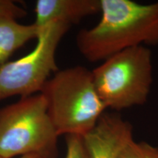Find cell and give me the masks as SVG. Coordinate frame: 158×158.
Masks as SVG:
<instances>
[{"mask_svg":"<svg viewBox=\"0 0 158 158\" xmlns=\"http://www.w3.org/2000/svg\"><path fill=\"white\" fill-rule=\"evenodd\" d=\"M99 22L76 36L78 51L90 62L136 46L158 45V1L100 0Z\"/></svg>","mask_w":158,"mask_h":158,"instance_id":"cell-1","label":"cell"},{"mask_svg":"<svg viewBox=\"0 0 158 158\" xmlns=\"http://www.w3.org/2000/svg\"><path fill=\"white\" fill-rule=\"evenodd\" d=\"M40 93L59 135L84 136L107 109L97 92L92 71L80 65L57 71Z\"/></svg>","mask_w":158,"mask_h":158,"instance_id":"cell-2","label":"cell"},{"mask_svg":"<svg viewBox=\"0 0 158 158\" xmlns=\"http://www.w3.org/2000/svg\"><path fill=\"white\" fill-rule=\"evenodd\" d=\"M59 136L43 94L21 98L0 108V158H57Z\"/></svg>","mask_w":158,"mask_h":158,"instance_id":"cell-3","label":"cell"},{"mask_svg":"<svg viewBox=\"0 0 158 158\" xmlns=\"http://www.w3.org/2000/svg\"><path fill=\"white\" fill-rule=\"evenodd\" d=\"M92 73L107 109L119 111L143 106L153 82L152 51L143 45L126 49L105 59Z\"/></svg>","mask_w":158,"mask_h":158,"instance_id":"cell-4","label":"cell"},{"mask_svg":"<svg viewBox=\"0 0 158 158\" xmlns=\"http://www.w3.org/2000/svg\"><path fill=\"white\" fill-rule=\"evenodd\" d=\"M71 26L52 22L39 27L36 47L29 54L0 68V100L15 95L25 98L41 92L58 66L55 54Z\"/></svg>","mask_w":158,"mask_h":158,"instance_id":"cell-5","label":"cell"},{"mask_svg":"<svg viewBox=\"0 0 158 158\" xmlns=\"http://www.w3.org/2000/svg\"><path fill=\"white\" fill-rule=\"evenodd\" d=\"M84 138L92 158H118L133 140V126L119 114L105 112Z\"/></svg>","mask_w":158,"mask_h":158,"instance_id":"cell-6","label":"cell"},{"mask_svg":"<svg viewBox=\"0 0 158 158\" xmlns=\"http://www.w3.org/2000/svg\"><path fill=\"white\" fill-rule=\"evenodd\" d=\"M100 0H38L34 23L42 27L52 22L72 26L84 18L100 13Z\"/></svg>","mask_w":158,"mask_h":158,"instance_id":"cell-7","label":"cell"},{"mask_svg":"<svg viewBox=\"0 0 158 158\" xmlns=\"http://www.w3.org/2000/svg\"><path fill=\"white\" fill-rule=\"evenodd\" d=\"M40 28L35 23L21 24L15 19L0 17V68L15 51L28 41L37 39Z\"/></svg>","mask_w":158,"mask_h":158,"instance_id":"cell-8","label":"cell"},{"mask_svg":"<svg viewBox=\"0 0 158 158\" xmlns=\"http://www.w3.org/2000/svg\"><path fill=\"white\" fill-rule=\"evenodd\" d=\"M118 158H158V147L133 139L122 149Z\"/></svg>","mask_w":158,"mask_h":158,"instance_id":"cell-9","label":"cell"},{"mask_svg":"<svg viewBox=\"0 0 158 158\" xmlns=\"http://www.w3.org/2000/svg\"><path fill=\"white\" fill-rule=\"evenodd\" d=\"M67 152L64 158H92L86 147L84 136L66 135Z\"/></svg>","mask_w":158,"mask_h":158,"instance_id":"cell-10","label":"cell"},{"mask_svg":"<svg viewBox=\"0 0 158 158\" xmlns=\"http://www.w3.org/2000/svg\"><path fill=\"white\" fill-rule=\"evenodd\" d=\"M27 12L20 7L14 1L0 0V17H7L11 19H20L24 17Z\"/></svg>","mask_w":158,"mask_h":158,"instance_id":"cell-11","label":"cell"},{"mask_svg":"<svg viewBox=\"0 0 158 158\" xmlns=\"http://www.w3.org/2000/svg\"><path fill=\"white\" fill-rule=\"evenodd\" d=\"M19 158H41L38 157L37 155H24V156H21Z\"/></svg>","mask_w":158,"mask_h":158,"instance_id":"cell-12","label":"cell"}]
</instances>
